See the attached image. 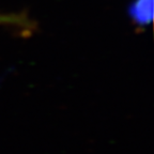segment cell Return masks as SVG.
I'll return each instance as SVG.
<instances>
[{
	"instance_id": "cell-2",
	"label": "cell",
	"mask_w": 154,
	"mask_h": 154,
	"mask_svg": "<svg viewBox=\"0 0 154 154\" xmlns=\"http://www.w3.org/2000/svg\"><path fill=\"white\" fill-rule=\"evenodd\" d=\"M9 26L31 32L35 24L25 12L23 13H0V27Z\"/></svg>"
},
{
	"instance_id": "cell-1",
	"label": "cell",
	"mask_w": 154,
	"mask_h": 154,
	"mask_svg": "<svg viewBox=\"0 0 154 154\" xmlns=\"http://www.w3.org/2000/svg\"><path fill=\"white\" fill-rule=\"evenodd\" d=\"M128 16L138 27L150 25L153 19V0H134L128 8Z\"/></svg>"
}]
</instances>
